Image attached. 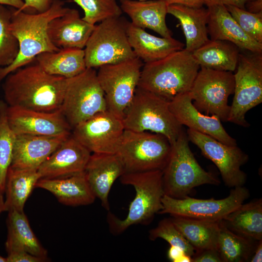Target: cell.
Here are the masks:
<instances>
[{"instance_id": "cell-1", "label": "cell", "mask_w": 262, "mask_h": 262, "mask_svg": "<svg viewBox=\"0 0 262 262\" xmlns=\"http://www.w3.org/2000/svg\"><path fill=\"white\" fill-rule=\"evenodd\" d=\"M4 80L8 106L51 112L61 109L69 79L49 74L36 63L18 68Z\"/></svg>"}, {"instance_id": "cell-2", "label": "cell", "mask_w": 262, "mask_h": 262, "mask_svg": "<svg viewBox=\"0 0 262 262\" xmlns=\"http://www.w3.org/2000/svg\"><path fill=\"white\" fill-rule=\"evenodd\" d=\"M65 2L55 0L50 8L41 13H31L12 9L11 30L18 43V52L9 65L0 67V84L10 73L33 63L39 54L57 51L48 34L49 23L64 15L68 9Z\"/></svg>"}, {"instance_id": "cell-3", "label": "cell", "mask_w": 262, "mask_h": 262, "mask_svg": "<svg viewBox=\"0 0 262 262\" xmlns=\"http://www.w3.org/2000/svg\"><path fill=\"white\" fill-rule=\"evenodd\" d=\"M200 69L191 52L184 49L142 66L138 85L170 101L189 92Z\"/></svg>"}, {"instance_id": "cell-4", "label": "cell", "mask_w": 262, "mask_h": 262, "mask_svg": "<svg viewBox=\"0 0 262 262\" xmlns=\"http://www.w3.org/2000/svg\"><path fill=\"white\" fill-rule=\"evenodd\" d=\"M163 175V170H155L125 173L120 177L122 184L134 187L135 196L124 219H120L108 213L107 222L113 234H119L134 224H147L162 210V199L164 195Z\"/></svg>"}, {"instance_id": "cell-5", "label": "cell", "mask_w": 262, "mask_h": 262, "mask_svg": "<svg viewBox=\"0 0 262 262\" xmlns=\"http://www.w3.org/2000/svg\"><path fill=\"white\" fill-rule=\"evenodd\" d=\"M186 132L183 131L171 144L166 164L163 170L164 194L176 198L187 196L192 190L204 184L218 185L220 180L205 170L196 160L189 146Z\"/></svg>"}, {"instance_id": "cell-6", "label": "cell", "mask_w": 262, "mask_h": 262, "mask_svg": "<svg viewBox=\"0 0 262 262\" xmlns=\"http://www.w3.org/2000/svg\"><path fill=\"white\" fill-rule=\"evenodd\" d=\"M169 102L137 87L122 119L125 130L159 133L173 144L183 130L170 111Z\"/></svg>"}, {"instance_id": "cell-7", "label": "cell", "mask_w": 262, "mask_h": 262, "mask_svg": "<svg viewBox=\"0 0 262 262\" xmlns=\"http://www.w3.org/2000/svg\"><path fill=\"white\" fill-rule=\"evenodd\" d=\"M171 150L164 135L125 130L116 152L125 173L163 170Z\"/></svg>"}, {"instance_id": "cell-8", "label": "cell", "mask_w": 262, "mask_h": 262, "mask_svg": "<svg viewBox=\"0 0 262 262\" xmlns=\"http://www.w3.org/2000/svg\"><path fill=\"white\" fill-rule=\"evenodd\" d=\"M126 22L117 17L95 26L83 49L87 68L99 67L136 57L129 42Z\"/></svg>"}, {"instance_id": "cell-9", "label": "cell", "mask_w": 262, "mask_h": 262, "mask_svg": "<svg viewBox=\"0 0 262 262\" xmlns=\"http://www.w3.org/2000/svg\"><path fill=\"white\" fill-rule=\"evenodd\" d=\"M61 110L72 129L107 110L105 95L94 68H87L79 75L69 79Z\"/></svg>"}, {"instance_id": "cell-10", "label": "cell", "mask_w": 262, "mask_h": 262, "mask_svg": "<svg viewBox=\"0 0 262 262\" xmlns=\"http://www.w3.org/2000/svg\"><path fill=\"white\" fill-rule=\"evenodd\" d=\"M240 53L234 74V97L228 121L243 127L246 113L262 102V53Z\"/></svg>"}, {"instance_id": "cell-11", "label": "cell", "mask_w": 262, "mask_h": 262, "mask_svg": "<svg viewBox=\"0 0 262 262\" xmlns=\"http://www.w3.org/2000/svg\"><path fill=\"white\" fill-rule=\"evenodd\" d=\"M143 66L142 61L135 57L98 67L97 77L107 110L121 119L133 98Z\"/></svg>"}, {"instance_id": "cell-12", "label": "cell", "mask_w": 262, "mask_h": 262, "mask_svg": "<svg viewBox=\"0 0 262 262\" xmlns=\"http://www.w3.org/2000/svg\"><path fill=\"white\" fill-rule=\"evenodd\" d=\"M234 86L232 72L200 67L189 92L199 112L226 122L230 111L228 98L233 94Z\"/></svg>"}, {"instance_id": "cell-13", "label": "cell", "mask_w": 262, "mask_h": 262, "mask_svg": "<svg viewBox=\"0 0 262 262\" xmlns=\"http://www.w3.org/2000/svg\"><path fill=\"white\" fill-rule=\"evenodd\" d=\"M249 196V190L244 186L234 187L227 197L218 200L213 198L197 199L188 196L176 198L164 194L162 199L163 209L158 213L220 221L244 203Z\"/></svg>"}, {"instance_id": "cell-14", "label": "cell", "mask_w": 262, "mask_h": 262, "mask_svg": "<svg viewBox=\"0 0 262 262\" xmlns=\"http://www.w3.org/2000/svg\"><path fill=\"white\" fill-rule=\"evenodd\" d=\"M186 133L189 141L215 164L226 186L234 188L244 185L247 177L241 167L248 161L249 157L237 145H226L190 129H187Z\"/></svg>"}, {"instance_id": "cell-15", "label": "cell", "mask_w": 262, "mask_h": 262, "mask_svg": "<svg viewBox=\"0 0 262 262\" xmlns=\"http://www.w3.org/2000/svg\"><path fill=\"white\" fill-rule=\"evenodd\" d=\"M125 130L122 119L108 110L75 126L72 135L93 153H116Z\"/></svg>"}, {"instance_id": "cell-16", "label": "cell", "mask_w": 262, "mask_h": 262, "mask_svg": "<svg viewBox=\"0 0 262 262\" xmlns=\"http://www.w3.org/2000/svg\"><path fill=\"white\" fill-rule=\"evenodd\" d=\"M8 124L16 134L70 135L72 129L61 110L47 112L7 106Z\"/></svg>"}, {"instance_id": "cell-17", "label": "cell", "mask_w": 262, "mask_h": 262, "mask_svg": "<svg viewBox=\"0 0 262 262\" xmlns=\"http://www.w3.org/2000/svg\"><path fill=\"white\" fill-rule=\"evenodd\" d=\"M189 92L180 94L169 102V109L181 126L207 134L229 146H236V140L224 129L218 117L199 112L193 105Z\"/></svg>"}, {"instance_id": "cell-18", "label": "cell", "mask_w": 262, "mask_h": 262, "mask_svg": "<svg viewBox=\"0 0 262 262\" xmlns=\"http://www.w3.org/2000/svg\"><path fill=\"white\" fill-rule=\"evenodd\" d=\"M91 155L71 134L41 164L37 171L40 179L71 176L84 171Z\"/></svg>"}, {"instance_id": "cell-19", "label": "cell", "mask_w": 262, "mask_h": 262, "mask_svg": "<svg viewBox=\"0 0 262 262\" xmlns=\"http://www.w3.org/2000/svg\"><path fill=\"white\" fill-rule=\"evenodd\" d=\"M70 135L15 134L10 167L37 170Z\"/></svg>"}, {"instance_id": "cell-20", "label": "cell", "mask_w": 262, "mask_h": 262, "mask_svg": "<svg viewBox=\"0 0 262 262\" xmlns=\"http://www.w3.org/2000/svg\"><path fill=\"white\" fill-rule=\"evenodd\" d=\"M88 185L103 207L109 211L108 196L115 181L125 173L123 164L116 153H93L84 170Z\"/></svg>"}, {"instance_id": "cell-21", "label": "cell", "mask_w": 262, "mask_h": 262, "mask_svg": "<svg viewBox=\"0 0 262 262\" xmlns=\"http://www.w3.org/2000/svg\"><path fill=\"white\" fill-rule=\"evenodd\" d=\"M207 6L209 12L208 33L211 40L228 41L240 49L262 53V43L251 38L243 30L225 5L214 4Z\"/></svg>"}, {"instance_id": "cell-22", "label": "cell", "mask_w": 262, "mask_h": 262, "mask_svg": "<svg viewBox=\"0 0 262 262\" xmlns=\"http://www.w3.org/2000/svg\"><path fill=\"white\" fill-rule=\"evenodd\" d=\"M95 26L81 18L77 10L68 8L64 15L49 23L48 34L59 49H84Z\"/></svg>"}, {"instance_id": "cell-23", "label": "cell", "mask_w": 262, "mask_h": 262, "mask_svg": "<svg viewBox=\"0 0 262 262\" xmlns=\"http://www.w3.org/2000/svg\"><path fill=\"white\" fill-rule=\"evenodd\" d=\"M129 42L136 57L145 63L161 59L183 49L184 44L173 37H159L147 32L131 22H126Z\"/></svg>"}, {"instance_id": "cell-24", "label": "cell", "mask_w": 262, "mask_h": 262, "mask_svg": "<svg viewBox=\"0 0 262 262\" xmlns=\"http://www.w3.org/2000/svg\"><path fill=\"white\" fill-rule=\"evenodd\" d=\"M120 8L131 19V23L142 29L147 28L162 37H171L165 17L167 4L162 0H119Z\"/></svg>"}, {"instance_id": "cell-25", "label": "cell", "mask_w": 262, "mask_h": 262, "mask_svg": "<svg viewBox=\"0 0 262 262\" xmlns=\"http://www.w3.org/2000/svg\"><path fill=\"white\" fill-rule=\"evenodd\" d=\"M35 187L50 192L60 203L67 206L88 205L93 203L96 199L84 171L65 178L40 179Z\"/></svg>"}, {"instance_id": "cell-26", "label": "cell", "mask_w": 262, "mask_h": 262, "mask_svg": "<svg viewBox=\"0 0 262 262\" xmlns=\"http://www.w3.org/2000/svg\"><path fill=\"white\" fill-rule=\"evenodd\" d=\"M167 14L180 21L185 37L184 49L192 53L210 40L207 29L208 9L173 4L167 5Z\"/></svg>"}, {"instance_id": "cell-27", "label": "cell", "mask_w": 262, "mask_h": 262, "mask_svg": "<svg viewBox=\"0 0 262 262\" xmlns=\"http://www.w3.org/2000/svg\"><path fill=\"white\" fill-rule=\"evenodd\" d=\"M35 60L48 73L66 79L74 78L87 68L83 49L66 48L45 52L37 55Z\"/></svg>"}, {"instance_id": "cell-28", "label": "cell", "mask_w": 262, "mask_h": 262, "mask_svg": "<svg viewBox=\"0 0 262 262\" xmlns=\"http://www.w3.org/2000/svg\"><path fill=\"white\" fill-rule=\"evenodd\" d=\"M240 49L231 42L210 39L192 54L200 67L233 72L237 66Z\"/></svg>"}, {"instance_id": "cell-29", "label": "cell", "mask_w": 262, "mask_h": 262, "mask_svg": "<svg viewBox=\"0 0 262 262\" xmlns=\"http://www.w3.org/2000/svg\"><path fill=\"white\" fill-rule=\"evenodd\" d=\"M7 225L8 235L5 243L7 252L22 249L46 260L47 252L33 231L23 211H9Z\"/></svg>"}, {"instance_id": "cell-30", "label": "cell", "mask_w": 262, "mask_h": 262, "mask_svg": "<svg viewBox=\"0 0 262 262\" xmlns=\"http://www.w3.org/2000/svg\"><path fill=\"white\" fill-rule=\"evenodd\" d=\"M171 216L172 222L194 247L196 252L208 249H217L221 220Z\"/></svg>"}, {"instance_id": "cell-31", "label": "cell", "mask_w": 262, "mask_h": 262, "mask_svg": "<svg viewBox=\"0 0 262 262\" xmlns=\"http://www.w3.org/2000/svg\"><path fill=\"white\" fill-rule=\"evenodd\" d=\"M222 222L228 229L238 235L256 241L262 240V198L243 203Z\"/></svg>"}, {"instance_id": "cell-32", "label": "cell", "mask_w": 262, "mask_h": 262, "mask_svg": "<svg viewBox=\"0 0 262 262\" xmlns=\"http://www.w3.org/2000/svg\"><path fill=\"white\" fill-rule=\"evenodd\" d=\"M40 179L36 169H18L10 166L5 183L4 211H23L27 198Z\"/></svg>"}, {"instance_id": "cell-33", "label": "cell", "mask_w": 262, "mask_h": 262, "mask_svg": "<svg viewBox=\"0 0 262 262\" xmlns=\"http://www.w3.org/2000/svg\"><path fill=\"white\" fill-rule=\"evenodd\" d=\"M257 243L233 232L220 221L217 250L222 262H249Z\"/></svg>"}, {"instance_id": "cell-34", "label": "cell", "mask_w": 262, "mask_h": 262, "mask_svg": "<svg viewBox=\"0 0 262 262\" xmlns=\"http://www.w3.org/2000/svg\"><path fill=\"white\" fill-rule=\"evenodd\" d=\"M7 104L0 100V187L5 192L6 176L11 165L15 134L11 129L6 115Z\"/></svg>"}, {"instance_id": "cell-35", "label": "cell", "mask_w": 262, "mask_h": 262, "mask_svg": "<svg viewBox=\"0 0 262 262\" xmlns=\"http://www.w3.org/2000/svg\"><path fill=\"white\" fill-rule=\"evenodd\" d=\"M0 4V67L10 65L18 52V43L11 30L12 10Z\"/></svg>"}, {"instance_id": "cell-36", "label": "cell", "mask_w": 262, "mask_h": 262, "mask_svg": "<svg viewBox=\"0 0 262 262\" xmlns=\"http://www.w3.org/2000/svg\"><path fill=\"white\" fill-rule=\"evenodd\" d=\"M82 9L85 21L96 25L108 18L120 17L122 13L116 0H73Z\"/></svg>"}, {"instance_id": "cell-37", "label": "cell", "mask_w": 262, "mask_h": 262, "mask_svg": "<svg viewBox=\"0 0 262 262\" xmlns=\"http://www.w3.org/2000/svg\"><path fill=\"white\" fill-rule=\"evenodd\" d=\"M149 238L151 241L162 238L170 246L180 248L186 254L191 257L196 252L194 247L176 228L170 218L162 220L156 227L150 230Z\"/></svg>"}, {"instance_id": "cell-38", "label": "cell", "mask_w": 262, "mask_h": 262, "mask_svg": "<svg viewBox=\"0 0 262 262\" xmlns=\"http://www.w3.org/2000/svg\"><path fill=\"white\" fill-rule=\"evenodd\" d=\"M225 7L248 36L257 42L262 43V12L255 14L232 5H226Z\"/></svg>"}, {"instance_id": "cell-39", "label": "cell", "mask_w": 262, "mask_h": 262, "mask_svg": "<svg viewBox=\"0 0 262 262\" xmlns=\"http://www.w3.org/2000/svg\"><path fill=\"white\" fill-rule=\"evenodd\" d=\"M55 0H24V5L18 9L26 12L41 13L48 10Z\"/></svg>"}, {"instance_id": "cell-40", "label": "cell", "mask_w": 262, "mask_h": 262, "mask_svg": "<svg viewBox=\"0 0 262 262\" xmlns=\"http://www.w3.org/2000/svg\"><path fill=\"white\" fill-rule=\"evenodd\" d=\"M7 253V262H42L46 260L22 249L11 250Z\"/></svg>"}, {"instance_id": "cell-41", "label": "cell", "mask_w": 262, "mask_h": 262, "mask_svg": "<svg viewBox=\"0 0 262 262\" xmlns=\"http://www.w3.org/2000/svg\"><path fill=\"white\" fill-rule=\"evenodd\" d=\"M192 262H222L218 250L208 249L196 252L192 257Z\"/></svg>"}, {"instance_id": "cell-42", "label": "cell", "mask_w": 262, "mask_h": 262, "mask_svg": "<svg viewBox=\"0 0 262 262\" xmlns=\"http://www.w3.org/2000/svg\"><path fill=\"white\" fill-rule=\"evenodd\" d=\"M251 0H206L205 5L223 4L225 6L232 5L245 9L246 4Z\"/></svg>"}, {"instance_id": "cell-43", "label": "cell", "mask_w": 262, "mask_h": 262, "mask_svg": "<svg viewBox=\"0 0 262 262\" xmlns=\"http://www.w3.org/2000/svg\"><path fill=\"white\" fill-rule=\"evenodd\" d=\"M167 4H180L192 8H200L205 4L206 0H162Z\"/></svg>"}, {"instance_id": "cell-44", "label": "cell", "mask_w": 262, "mask_h": 262, "mask_svg": "<svg viewBox=\"0 0 262 262\" xmlns=\"http://www.w3.org/2000/svg\"><path fill=\"white\" fill-rule=\"evenodd\" d=\"M184 254L185 253L180 248L170 246L168 250L167 257L171 262H179L180 259Z\"/></svg>"}, {"instance_id": "cell-45", "label": "cell", "mask_w": 262, "mask_h": 262, "mask_svg": "<svg viewBox=\"0 0 262 262\" xmlns=\"http://www.w3.org/2000/svg\"><path fill=\"white\" fill-rule=\"evenodd\" d=\"M247 11L252 13L262 12V0H251L246 4Z\"/></svg>"}, {"instance_id": "cell-46", "label": "cell", "mask_w": 262, "mask_h": 262, "mask_svg": "<svg viewBox=\"0 0 262 262\" xmlns=\"http://www.w3.org/2000/svg\"><path fill=\"white\" fill-rule=\"evenodd\" d=\"M262 240L257 241L253 254L249 260L250 262H262Z\"/></svg>"}, {"instance_id": "cell-47", "label": "cell", "mask_w": 262, "mask_h": 262, "mask_svg": "<svg viewBox=\"0 0 262 262\" xmlns=\"http://www.w3.org/2000/svg\"><path fill=\"white\" fill-rule=\"evenodd\" d=\"M0 4L10 6L15 9H20L24 5L23 0H0Z\"/></svg>"}, {"instance_id": "cell-48", "label": "cell", "mask_w": 262, "mask_h": 262, "mask_svg": "<svg viewBox=\"0 0 262 262\" xmlns=\"http://www.w3.org/2000/svg\"><path fill=\"white\" fill-rule=\"evenodd\" d=\"M4 192L0 187V214L4 211V201L3 200V194Z\"/></svg>"}, {"instance_id": "cell-49", "label": "cell", "mask_w": 262, "mask_h": 262, "mask_svg": "<svg viewBox=\"0 0 262 262\" xmlns=\"http://www.w3.org/2000/svg\"><path fill=\"white\" fill-rule=\"evenodd\" d=\"M0 262H7L6 258H4L0 255Z\"/></svg>"}, {"instance_id": "cell-50", "label": "cell", "mask_w": 262, "mask_h": 262, "mask_svg": "<svg viewBox=\"0 0 262 262\" xmlns=\"http://www.w3.org/2000/svg\"></svg>"}]
</instances>
